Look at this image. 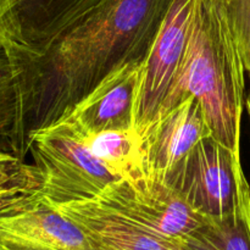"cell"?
<instances>
[{"label": "cell", "mask_w": 250, "mask_h": 250, "mask_svg": "<svg viewBox=\"0 0 250 250\" xmlns=\"http://www.w3.org/2000/svg\"><path fill=\"white\" fill-rule=\"evenodd\" d=\"M246 109L248 111V116H249V122H250V89L248 95H247V100H246Z\"/></svg>", "instance_id": "obj_18"}, {"label": "cell", "mask_w": 250, "mask_h": 250, "mask_svg": "<svg viewBox=\"0 0 250 250\" xmlns=\"http://www.w3.org/2000/svg\"><path fill=\"white\" fill-rule=\"evenodd\" d=\"M16 116V88L11 62L0 42V138L9 137Z\"/></svg>", "instance_id": "obj_15"}, {"label": "cell", "mask_w": 250, "mask_h": 250, "mask_svg": "<svg viewBox=\"0 0 250 250\" xmlns=\"http://www.w3.org/2000/svg\"><path fill=\"white\" fill-rule=\"evenodd\" d=\"M166 182L205 219H219L233 212L249 185L241 156L212 136L199 142Z\"/></svg>", "instance_id": "obj_4"}, {"label": "cell", "mask_w": 250, "mask_h": 250, "mask_svg": "<svg viewBox=\"0 0 250 250\" xmlns=\"http://www.w3.org/2000/svg\"><path fill=\"white\" fill-rule=\"evenodd\" d=\"M142 68L143 62L132 61L115 70L61 120L83 136L134 127Z\"/></svg>", "instance_id": "obj_10"}, {"label": "cell", "mask_w": 250, "mask_h": 250, "mask_svg": "<svg viewBox=\"0 0 250 250\" xmlns=\"http://www.w3.org/2000/svg\"><path fill=\"white\" fill-rule=\"evenodd\" d=\"M246 73L236 36L220 1L198 0L185 61L159 114L194 97L204 109L212 137L241 156Z\"/></svg>", "instance_id": "obj_2"}, {"label": "cell", "mask_w": 250, "mask_h": 250, "mask_svg": "<svg viewBox=\"0 0 250 250\" xmlns=\"http://www.w3.org/2000/svg\"><path fill=\"white\" fill-rule=\"evenodd\" d=\"M198 0H172L143 61L134 127L143 133L172 90L185 61Z\"/></svg>", "instance_id": "obj_6"}, {"label": "cell", "mask_w": 250, "mask_h": 250, "mask_svg": "<svg viewBox=\"0 0 250 250\" xmlns=\"http://www.w3.org/2000/svg\"><path fill=\"white\" fill-rule=\"evenodd\" d=\"M106 0H0V42L10 60L41 55Z\"/></svg>", "instance_id": "obj_5"}, {"label": "cell", "mask_w": 250, "mask_h": 250, "mask_svg": "<svg viewBox=\"0 0 250 250\" xmlns=\"http://www.w3.org/2000/svg\"><path fill=\"white\" fill-rule=\"evenodd\" d=\"M166 250H185V249H183L178 243H175V242H167V244H166Z\"/></svg>", "instance_id": "obj_17"}, {"label": "cell", "mask_w": 250, "mask_h": 250, "mask_svg": "<svg viewBox=\"0 0 250 250\" xmlns=\"http://www.w3.org/2000/svg\"><path fill=\"white\" fill-rule=\"evenodd\" d=\"M0 250H93L80 227L34 194L0 205Z\"/></svg>", "instance_id": "obj_8"}, {"label": "cell", "mask_w": 250, "mask_h": 250, "mask_svg": "<svg viewBox=\"0 0 250 250\" xmlns=\"http://www.w3.org/2000/svg\"><path fill=\"white\" fill-rule=\"evenodd\" d=\"M212 136L207 115L194 97L159 114L142 133L148 178L166 181L188 154Z\"/></svg>", "instance_id": "obj_9"}, {"label": "cell", "mask_w": 250, "mask_h": 250, "mask_svg": "<svg viewBox=\"0 0 250 250\" xmlns=\"http://www.w3.org/2000/svg\"><path fill=\"white\" fill-rule=\"evenodd\" d=\"M178 244L185 250H250V186L243 189L233 212L205 219Z\"/></svg>", "instance_id": "obj_13"}, {"label": "cell", "mask_w": 250, "mask_h": 250, "mask_svg": "<svg viewBox=\"0 0 250 250\" xmlns=\"http://www.w3.org/2000/svg\"><path fill=\"white\" fill-rule=\"evenodd\" d=\"M41 173L14 153L0 150V205L38 189Z\"/></svg>", "instance_id": "obj_14"}, {"label": "cell", "mask_w": 250, "mask_h": 250, "mask_svg": "<svg viewBox=\"0 0 250 250\" xmlns=\"http://www.w3.org/2000/svg\"><path fill=\"white\" fill-rule=\"evenodd\" d=\"M234 32L247 73L250 76V0H219Z\"/></svg>", "instance_id": "obj_16"}, {"label": "cell", "mask_w": 250, "mask_h": 250, "mask_svg": "<svg viewBox=\"0 0 250 250\" xmlns=\"http://www.w3.org/2000/svg\"><path fill=\"white\" fill-rule=\"evenodd\" d=\"M172 0H106L41 55L10 60L16 88L11 153L24 161L32 137L65 117L106 76L143 62Z\"/></svg>", "instance_id": "obj_1"}, {"label": "cell", "mask_w": 250, "mask_h": 250, "mask_svg": "<svg viewBox=\"0 0 250 250\" xmlns=\"http://www.w3.org/2000/svg\"><path fill=\"white\" fill-rule=\"evenodd\" d=\"M90 153L115 176L128 183L148 177L143 137L136 127L81 134Z\"/></svg>", "instance_id": "obj_12"}, {"label": "cell", "mask_w": 250, "mask_h": 250, "mask_svg": "<svg viewBox=\"0 0 250 250\" xmlns=\"http://www.w3.org/2000/svg\"><path fill=\"white\" fill-rule=\"evenodd\" d=\"M29 153L41 173V185L34 193L45 199L94 198L120 180L63 120L34 133Z\"/></svg>", "instance_id": "obj_3"}, {"label": "cell", "mask_w": 250, "mask_h": 250, "mask_svg": "<svg viewBox=\"0 0 250 250\" xmlns=\"http://www.w3.org/2000/svg\"><path fill=\"white\" fill-rule=\"evenodd\" d=\"M39 198L80 227L93 250H166L167 242L142 229L98 198Z\"/></svg>", "instance_id": "obj_11"}, {"label": "cell", "mask_w": 250, "mask_h": 250, "mask_svg": "<svg viewBox=\"0 0 250 250\" xmlns=\"http://www.w3.org/2000/svg\"><path fill=\"white\" fill-rule=\"evenodd\" d=\"M94 198L165 242L180 243L205 220L177 189L155 178L146 177L133 185L115 181Z\"/></svg>", "instance_id": "obj_7"}]
</instances>
